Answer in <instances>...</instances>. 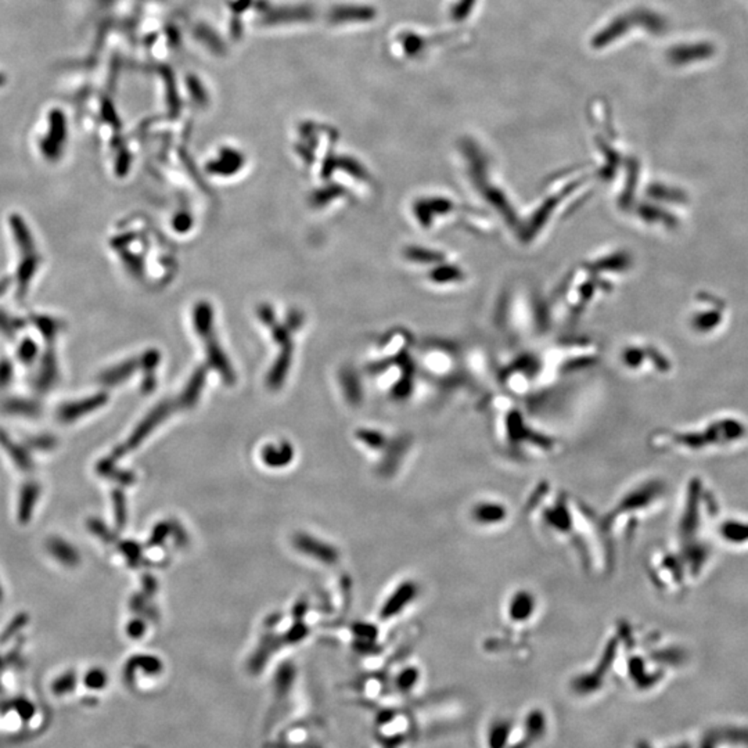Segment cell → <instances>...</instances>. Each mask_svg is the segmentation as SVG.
Listing matches in <instances>:
<instances>
[{
	"label": "cell",
	"instance_id": "1",
	"mask_svg": "<svg viewBox=\"0 0 748 748\" xmlns=\"http://www.w3.org/2000/svg\"><path fill=\"white\" fill-rule=\"evenodd\" d=\"M628 262L621 251H609L591 258L570 270L561 282L553 308L564 320H575L600 298L611 293L616 280L627 272Z\"/></svg>",
	"mask_w": 748,
	"mask_h": 748
},
{
	"label": "cell",
	"instance_id": "2",
	"mask_svg": "<svg viewBox=\"0 0 748 748\" xmlns=\"http://www.w3.org/2000/svg\"><path fill=\"white\" fill-rule=\"evenodd\" d=\"M107 402L106 394H96L79 401L66 402L57 411V419L63 424H71L77 420L93 413L95 411L104 406Z\"/></svg>",
	"mask_w": 748,
	"mask_h": 748
},
{
	"label": "cell",
	"instance_id": "3",
	"mask_svg": "<svg viewBox=\"0 0 748 748\" xmlns=\"http://www.w3.org/2000/svg\"><path fill=\"white\" fill-rule=\"evenodd\" d=\"M168 413H169V406L168 405H159L157 409H154L151 413H148V416L136 427V430L129 437L126 444L115 451L112 457H119L126 451L137 448L141 444V441L146 440L150 435V433L164 420V417L168 416Z\"/></svg>",
	"mask_w": 748,
	"mask_h": 748
},
{
	"label": "cell",
	"instance_id": "4",
	"mask_svg": "<svg viewBox=\"0 0 748 748\" xmlns=\"http://www.w3.org/2000/svg\"><path fill=\"white\" fill-rule=\"evenodd\" d=\"M294 546L299 551L323 561L326 564H334L338 560V551L333 546L305 533H298L294 536Z\"/></svg>",
	"mask_w": 748,
	"mask_h": 748
},
{
	"label": "cell",
	"instance_id": "5",
	"mask_svg": "<svg viewBox=\"0 0 748 748\" xmlns=\"http://www.w3.org/2000/svg\"><path fill=\"white\" fill-rule=\"evenodd\" d=\"M509 513L503 503L496 500H481L471 507V520L482 526H493L502 524Z\"/></svg>",
	"mask_w": 748,
	"mask_h": 748
},
{
	"label": "cell",
	"instance_id": "6",
	"mask_svg": "<svg viewBox=\"0 0 748 748\" xmlns=\"http://www.w3.org/2000/svg\"><path fill=\"white\" fill-rule=\"evenodd\" d=\"M46 549L49 554L64 567L74 569L81 563V554L77 547L63 538H50L46 543Z\"/></svg>",
	"mask_w": 748,
	"mask_h": 748
},
{
	"label": "cell",
	"instance_id": "7",
	"mask_svg": "<svg viewBox=\"0 0 748 748\" xmlns=\"http://www.w3.org/2000/svg\"><path fill=\"white\" fill-rule=\"evenodd\" d=\"M41 498V486L35 481L26 482L19 495V504H17V517L20 524H28L34 515L35 507L38 504V500Z\"/></svg>",
	"mask_w": 748,
	"mask_h": 748
},
{
	"label": "cell",
	"instance_id": "8",
	"mask_svg": "<svg viewBox=\"0 0 748 748\" xmlns=\"http://www.w3.org/2000/svg\"><path fill=\"white\" fill-rule=\"evenodd\" d=\"M416 593H417V587L413 582H406V584L401 585L393 593L390 600H387V603L383 606L382 618L387 620V618H391V617L397 616L398 613H401L402 609L415 599Z\"/></svg>",
	"mask_w": 748,
	"mask_h": 748
},
{
	"label": "cell",
	"instance_id": "9",
	"mask_svg": "<svg viewBox=\"0 0 748 748\" xmlns=\"http://www.w3.org/2000/svg\"><path fill=\"white\" fill-rule=\"evenodd\" d=\"M21 258L23 259H21V262L19 265V269H17V273H16V280H17V286H19V297H24L26 293L28 291L30 283H31L34 275L37 273V269H38L39 261H41L37 251L23 253Z\"/></svg>",
	"mask_w": 748,
	"mask_h": 748
},
{
	"label": "cell",
	"instance_id": "10",
	"mask_svg": "<svg viewBox=\"0 0 748 748\" xmlns=\"http://www.w3.org/2000/svg\"><path fill=\"white\" fill-rule=\"evenodd\" d=\"M533 610H535L533 596H531L526 592H518L509 602V606H507L509 620L514 622H524L533 616Z\"/></svg>",
	"mask_w": 748,
	"mask_h": 748
},
{
	"label": "cell",
	"instance_id": "11",
	"mask_svg": "<svg viewBox=\"0 0 748 748\" xmlns=\"http://www.w3.org/2000/svg\"><path fill=\"white\" fill-rule=\"evenodd\" d=\"M57 376H59V371H57V360H56V356L52 351H48V353L45 355L43 360H42V366L39 368V373H38V377H37V388L42 393H46L49 391L56 380H57Z\"/></svg>",
	"mask_w": 748,
	"mask_h": 748
},
{
	"label": "cell",
	"instance_id": "12",
	"mask_svg": "<svg viewBox=\"0 0 748 748\" xmlns=\"http://www.w3.org/2000/svg\"><path fill=\"white\" fill-rule=\"evenodd\" d=\"M0 445L3 446V449L17 469H20L21 471H30L32 469V460L28 456V452L23 446L13 442L2 430H0Z\"/></svg>",
	"mask_w": 748,
	"mask_h": 748
},
{
	"label": "cell",
	"instance_id": "13",
	"mask_svg": "<svg viewBox=\"0 0 748 748\" xmlns=\"http://www.w3.org/2000/svg\"><path fill=\"white\" fill-rule=\"evenodd\" d=\"M293 459V448L288 444H283L282 448L266 446L262 451V460L269 467H283Z\"/></svg>",
	"mask_w": 748,
	"mask_h": 748
},
{
	"label": "cell",
	"instance_id": "14",
	"mask_svg": "<svg viewBox=\"0 0 748 748\" xmlns=\"http://www.w3.org/2000/svg\"><path fill=\"white\" fill-rule=\"evenodd\" d=\"M3 412L9 415H19V416H37L41 412L39 405L35 401H30L26 398H12L8 400L3 404Z\"/></svg>",
	"mask_w": 748,
	"mask_h": 748
},
{
	"label": "cell",
	"instance_id": "15",
	"mask_svg": "<svg viewBox=\"0 0 748 748\" xmlns=\"http://www.w3.org/2000/svg\"><path fill=\"white\" fill-rule=\"evenodd\" d=\"M133 370H135V362H128V363L119 364L118 367H114V368H110V370L104 371L101 374L100 380H101V383H104L107 386L118 384L122 380H125Z\"/></svg>",
	"mask_w": 748,
	"mask_h": 748
},
{
	"label": "cell",
	"instance_id": "16",
	"mask_svg": "<svg viewBox=\"0 0 748 748\" xmlns=\"http://www.w3.org/2000/svg\"><path fill=\"white\" fill-rule=\"evenodd\" d=\"M97 471L106 477H110L112 480H117L122 484H129L133 481V477L130 474H125L124 471H117L115 467H114V463H112V457L108 459V460H103L101 463H99L97 466Z\"/></svg>",
	"mask_w": 748,
	"mask_h": 748
},
{
	"label": "cell",
	"instance_id": "17",
	"mask_svg": "<svg viewBox=\"0 0 748 748\" xmlns=\"http://www.w3.org/2000/svg\"><path fill=\"white\" fill-rule=\"evenodd\" d=\"M35 324L38 326L39 331L43 334V337L48 339V341H52L56 338L57 333H59V323L55 322L53 319L48 317V316H39V317H35Z\"/></svg>",
	"mask_w": 748,
	"mask_h": 748
},
{
	"label": "cell",
	"instance_id": "18",
	"mask_svg": "<svg viewBox=\"0 0 748 748\" xmlns=\"http://www.w3.org/2000/svg\"><path fill=\"white\" fill-rule=\"evenodd\" d=\"M37 355H38V346L35 341H32L31 338H26L19 346V351H17L19 359L26 364H31L37 359Z\"/></svg>",
	"mask_w": 748,
	"mask_h": 748
},
{
	"label": "cell",
	"instance_id": "19",
	"mask_svg": "<svg viewBox=\"0 0 748 748\" xmlns=\"http://www.w3.org/2000/svg\"><path fill=\"white\" fill-rule=\"evenodd\" d=\"M112 504H114V509H115L114 514H115L117 525L124 526L125 521H126V504H125V498H124L122 492L115 491L112 493Z\"/></svg>",
	"mask_w": 748,
	"mask_h": 748
},
{
	"label": "cell",
	"instance_id": "20",
	"mask_svg": "<svg viewBox=\"0 0 748 748\" xmlns=\"http://www.w3.org/2000/svg\"><path fill=\"white\" fill-rule=\"evenodd\" d=\"M14 368L13 363H10L8 359L0 360V388L8 387L13 382Z\"/></svg>",
	"mask_w": 748,
	"mask_h": 748
},
{
	"label": "cell",
	"instance_id": "21",
	"mask_svg": "<svg viewBox=\"0 0 748 748\" xmlns=\"http://www.w3.org/2000/svg\"><path fill=\"white\" fill-rule=\"evenodd\" d=\"M357 437L366 442L368 446L371 448H383L384 446V437L380 434V433H374V431H360L357 434Z\"/></svg>",
	"mask_w": 748,
	"mask_h": 748
},
{
	"label": "cell",
	"instance_id": "22",
	"mask_svg": "<svg viewBox=\"0 0 748 748\" xmlns=\"http://www.w3.org/2000/svg\"><path fill=\"white\" fill-rule=\"evenodd\" d=\"M121 550L125 553L126 558L130 564H137L140 560V549L135 542H124L121 544Z\"/></svg>",
	"mask_w": 748,
	"mask_h": 748
},
{
	"label": "cell",
	"instance_id": "23",
	"mask_svg": "<svg viewBox=\"0 0 748 748\" xmlns=\"http://www.w3.org/2000/svg\"><path fill=\"white\" fill-rule=\"evenodd\" d=\"M88 528H89V529L92 531V533L96 535L97 538H100V539H103V540H110V539L112 540L111 532H108L107 526H106L101 521H99V520H89V521H88Z\"/></svg>",
	"mask_w": 748,
	"mask_h": 748
},
{
	"label": "cell",
	"instance_id": "24",
	"mask_svg": "<svg viewBox=\"0 0 748 748\" xmlns=\"http://www.w3.org/2000/svg\"><path fill=\"white\" fill-rule=\"evenodd\" d=\"M20 326L21 323H16L13 317H10L9 315H6L5 312H2V309H0V331L8 335H13L17 327Z\"/></svg>",
	"mask_w": 748,
	"mask_h": 748
},
{
	"label": "cell",
	"instance_id": "25",
	"mask_svg": "<svg viewBox=\"0 0 748 748\" xmlns=\"http://www.w3.org/2000/svg\"><path fill=\"white\" fill-rule=\"evenodd\" d=\"M31 445L37 449H42V451H48V449H52L55 446V440L49 435H41V437H35L31 440Z\"/></svg>",
	"mask_w": 748,
	"mask_h": 748
},
{
	"label": "cell",
	"instance_id": "26",
	"mask_svg": "<svg viewBox=\"0 0 748 748\" xmlns=\"http://www.w3.org/2000/svg\"><path fill=\"white\" fill-rule=\"evenodd\" d=\"M128 635L133 639H139L140 636H143L144 631H146V624L140 620H135L132 621L129 625H128Z\"/></svg>",
	"mask_w": 748,
	"mask_h": 748
},
{
	"label": "cell",
	"instance_id": "27",
	"mask_svg": "<svg viewBox=\"0 0 748 748\" xmlns=\"http://www.w3.org/2000/svg\"><path fill=\"white\" fill-rule=\"evenodd\" d=\"M169 532H170V529H169V526H168L166 524L158 525V526L154 529V533H152V536H151V540H150L151 544H157V543L162 542L164 538H165Z\"/></svg>",
	"mask_w": 748,
	"mask_h": 748
},
{
	"label": "cell",
	"instance_id": "28",
	"mask_svg": "<svg viewBox=\"0 0 748 748\" xmlns=\"http://www.w3.org/2000/svg\"><path fill=\"white\" fill-rule=\"evenodd\" d=\"M3 596H5V593H3V588H2V584H0V603H2V600H3Z\"/></svg>",
	"mask_w": 748,
	"mask_h": 748
}]
</instances>
